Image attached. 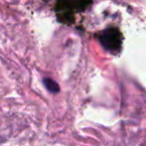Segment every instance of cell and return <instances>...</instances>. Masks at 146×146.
Segmentation results:
<instances>
[{
    "mask_svg": "<svg viewBox=\"0 0 146 146\" xmlns=\"http://www.w3.org/2000/svg\"><path fill=\"white\" fill-rule=\"evenodd\" d=\"M43 85L45 86V88L51 92V94H59L61 88H60V86L57 82H55L54 80L50 79V78H44L43 79Z\"/></svg>",
    "mask_w": 146,
    "mask_h": 146,
    "instance_id": "6da1fadb",
    "label": "cell"
}]
</instances>
